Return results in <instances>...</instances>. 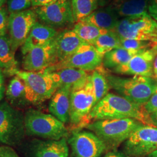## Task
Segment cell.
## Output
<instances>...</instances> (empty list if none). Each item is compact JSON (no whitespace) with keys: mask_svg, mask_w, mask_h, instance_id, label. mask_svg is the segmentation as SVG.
<instances>
[{"mask_svg":"<svg viewBox=\"0 0 157 157\" xmlns=\"http://www.w3.org/2000/svg\"><path fill=\"white\" fill-rule=\"evenodd\" d=\"M133 119L144 124L154 126L151 115L144 105L129 101L119 95L108 93L90 112L88 120L94 121L104 119Z\"/></svg>","mask_w":157,"mask_h":157,"instance_id":"1","label":"cell"},{"mask_svg":"<svg viewBox=\"0 0 157 157\" xmlns=\"http://www.w3.org/2000/svg\"><path fill=\"white\" fill-rule=\"evenodd\" d=\"M142 123L133 119L98 120L85 127L94 133L106 147L107 150H116Z\"/></svg>","mask_w":157,"mask_h":157,"instance_id":"2","label":"cell"},{"mask_svg":"<svg viewBox=\"0 0 157 157\" xmlns=\"http://www.w3.org/2000/svg\"><path fill=\"white\" fill-rule=\"evenodd\" d=\"M105 75L110 88L119 95L137 104L144 105L157 86V81L153 77L122 78L107 73Z\"/></svg>","mask_w":157,"mask_h":157,"instance_id":"3","label":"cell"},{"mask_svg":"<svg viewBox=\"0 0 157 157\" xmlns=\"http://www.w3.org/2000/svg\"><path fill=\"white\" fill-rule=\"evenodd\" d=\"M16 75L23 81L26 100L32 105H39L51 98L60 86L54 72L45 70L40 72L19 71Z\"/></svg>","mask_w":157,"mask_h":157,"instance_id":"4","label":"cell"},{"mask_svg":"<svg viewBox=\"0 0 157 157\" xmlns=\"http://www.w3.org/2000/svg\"><path fill=\"white\" fill-rule=\"evenodd\" d=\"M26 135L47 140L67 138L69 130L65 124L51 114L29 109L25 113Z\"/></svg>","mask_w":157,"mask_h":157,"instance_id":"5","label":"cell"},{"mask_svg":"<svg viewBox=\"0 0 157 157\" xmlns=\"http://www.w3.org/2000/svg\"><path fill=\"white\" fill-rule=\"evenodd\" d=\"M94 92L89 75L85 82L71 89L69 123L72 131L89 124L88 118L94 106Z\"/></svg>","mask_w":157,"mask_h":157,"instance_id":"6","label":"cell"},{"mask_svg":"<svg viewBox=\"0 0 157 157\" xmlns=\"http://www.w3.org/2000/svg\"><path fill=\"white\" fill-rule=\"evenodd\" d=\"M111 31L121 39L157 42V22L148 13L122 17Z\"/></svg>","mask_w":157,"mask_h":157,"instance_id":"7","label":"cell"},{"mask_svg":"<svg viewBox=\"0 0 157 157\" xmlns=\"http://www.w3.org/2000/svg\"><path fill=\"white\" fill-rule=\"evenodd\" d=\"M25 135L23 112L6 101L0 102V142L6 146H16Z\"/></svg>","mask_w":157,"mask_h":157,"instance_id":"8","label":"cell"},{"mask_svg":"<svg viewBox=\"0 0 157 157\" xmlns=\"http://www.w3.org/2000/svg\"><path fill=\"white\" fill-rule=\"evenodd\" d=\"M157 150V128L141 124L124 142V152L129 157H146Z\"/></svg>","mask_w":157,"mask_h":157,"instance_id":"9","label":"cell"},{"mask_svg":"<svg viewBox=\"0 0 157 157\" xmlns=\"http://www.w3.org/2000/svg\"><path fill=\"white\" fill-rule=\"evenodd\" d=\"M37 20L52 28H62L75 23L71 0H56L47 6L34 8Z\"/></svg>","mask_w":157,"mask_h":157,"instance_id":"10","label":"cell"},{"mask_svg":"<svg viewBox=\"0 0 157 157\" xmlns=\"http://www.w3.org/2000/svg\"><path fill=\"white\" fill-rule=\"evenodd\" d=\"M103 56L93 45L86 43L72 56L45 71L52 72L64 68H75L87 72L94 71L101 66Z\"/></svg>","mask_w":157,"mask_h":157,"instance_id":"11","label":"cell"},{"mask_svg":"<svg viewBox=\"0 0 157 157\" xmlns=\"http://www.w3.org/2000/svg\"><path fill=\"white\" fill-rule=\"evenodd\" d=\"M67 143L71 150L70 157H100L107 150L104 143L91 131H72Z\"/></svg>","mask_w":157,"mask_h":157,"instance_id":"12","label":"cell"},{"mask_svg":"<svg viewBox=\"0 0 157 157\" xmlns=\"http://www.w3.org/2000/svg\"><path fill=\"white\" fill-rule=\"evenodd\" d=\"M37 21V15L33 10H27L10 14L9 38L12 50L14 53L25 43L31 29Z\"/></svg>","mask_w":157,"mask_h":157,"instance_id":"13","label":"cell"},{"mask_svg":"<svg viewBox=\"0 0 157 157\" xmlns=\"http://www.w3.org/2000/svg\"><path fill=\"white\" fill-rule=\"evenodd\" d=\"M157 54V44L137 52L129 62L112 70L120 75L153 77L154 61Z\"/></svg>","mask_w":157,"mask_h":157,"instance_id":"14","label":"cell"},{"mask_svg":"<svg viewBox=\"0 0 157 157\" xmlns=\"http://www.w3.org/2000/svg\"><path fill=\"white\" fill-rule=\"evenodd\" d=\"M54 39L34 47L23 55L22 67L25 71H43L56 64Z\"/></svg>","mask_w":157,"mask_h":157,"instance_id":"15","label":"cell"},{"mask_svg":"<svg viewBox=\"0 0 157 157\" xmlns=\"http://www.w3.org/2000/svg\"><path fill=\"white\" fill-rule=\"evenodd\" d=\"M67 138L60 140H36L30 146L29 157H69Z\"/></svg>","mask_w":157,"mask_h":157,"instance_id":"16","label":"cell"},{"mask_svg":"<svg viewBox=\"0 0 157 157\" xmlns=\"http://www.w3.org/2000/svg\"><path fill=\"white\" fill-rule=\"evenodd\" d=\"M84 43L73 29H65L58 33L54 39L56 64L72 56Z\"/></svg>","mask_w":157,"mask_h":157,"instance_id":"17","label":"cell"},{"mask_svg":"<svg viewBox=\"0 0 157 157\" xmlns=\"http://www.w3.org/2000/svg\"><path fill=\"white\" fill-rule=\"evenodd\" d=\"M71 92V87H59L51 97L49 102V112L64 124L69 122Z\"/></svg>","mask_w":157,"mask_h":157,"instance_id":"18","label":"cell"},{"mask_svg":"<svg viewBox=\"0 0 157 157\" xmlns=\"http://www.w3.org/2000/svg\"><path fill=\"white\" fill-rule=\"evenodd\" d=\"M58 33L56 29L37 21L31 29L27 39L22 46L23 55L34 47L43 45L54 39Z\"/></svg>","mask_w":157,"mask_h":157,"instance_id":"19","label":"cell"},{"mask_svg":"<svg viewBox=\"0 0 157 157\" xmlns=\"http://www.w3.org/2000/svg\"><path fill=\"white\" fill-rule=\"evenodd\" d=\"M121 17L110 5L101 7L81 21L90 23L99 28L111 31L116 27Z\"/></svg>","mask_w":157,"mask_h":157,"instance_id":"20","label":"cell"},{"mask_svg":"<svg viewBox=\"0 0 157 157\" xmlns=\"http://www.w3.org/2000/svg\"><path fill=\"white\" fill-rule=\"evenodd\" d=\"M150 0H113L110 6L121 18L147 14Z\"/></svg>","mask_w":157,"mask_h":157,"instance_id":"21","label":"cell"},{"mask_svg":"<svg viewBox=\"0 0 157 157\" xmlns=\"http://www.w3.org/2000/svg\"><path fill=\"white\" fill-rule=\"evenodd\" d=\"M0 68L6 75H16L19 71L15 53L12 50L9 37L0 36Z\"/></svg>","mask_w":157,"mask_h":157,"instance_id":"22","label":"cell"},{"mask_svg":"<svg viewBox=\"0 0 157 157\" xmlns=\"http://www.w3.org/2000/svg\"><path fill=\"white\" fill-rule=\"evenodd\" d=\"M8 102L15 108H23L28 105L26 97L25 85L22 80L15 75L12 78L6 91Z\"/></svg>","mask_w":157,"mask_h":157,"instance_id":"23","label":"cell"},{"mask_svg":"<svg viewBox=\"0 0 157 157\" xmlns=\"http://www.w3.org/2000/svg\"><path fill=\"white\" fill-rule=\"evenodd\" d=\"M60 86H69L71 89L85 82L89 76L87 71L75 68H64L54 72Z\"/></svg>","mask_w":157,"mask_h":157,"instance_id":"24","label":"cell"},{"mask_svg":"<svg viewBox=\"0 0 157 157\" xmlns=\"http://www.w3.org/2000/svg\"><path fill=\"white\" fill-rule=\"evenodd\" d=\"M137 52L127 50L122 48H116L104 55L102 63L104 67L113 70L116 67L128 63Z\"/></svg>","mask_w":157,"mask_h":157,"instance_id":"25","label":"cell"},{"mask_svg":"<svg viewBox=\"0 0 157 157\" xmlns=\"http://www.w3.org/2000/svg\"><path fill=\"white\" fill-rule=\"evenodd\" d=\"M73 31L85 43L93 45L95 40L101 35L107 33L109 30L99 28L90 23L80 21L75 24Z\"/></svg>","mask_w":157,"mask_h":157,"instance_id":"26","label":"cell"},{"mask_svg":"<svg viewBox=\"0 0 157 157\" xmlns=\"http://www.w3.org/2000/svg\"><path fill=\"white\" fill-rule=\"evenodd\" d=\"M75 22L89 17L98 6V0H71Z\"/></svg>","mask_w":157,"mask_h":157,"instance_id":"27","label":"cell"},{"mask_svg":"<svg viewBox=\"0 0 157 157\" xmlns=\"http://www.w3.org/2000/svg\"><path fill=\"white\" fill-rule=\"evenodd\" d=\"M93 45L102 56L112 50L121 48L120 37L113 31L101 35Z\"/></svg>","mask_w":157,"mask_h":157,"instance_id":"28","label":"cell"},{"mask_svg":"<svg viewBox=\"0 0 157 157\" xmlns=\"http://www.w3.org/2000/svg\"><path fill=\"white\" fill-rule=\"evenodd\" d=\"M90 78L95 95V106L99 101L108 94L110 87L108 83L105 73L101 72L100 69L98 70L97 69L93 71V73L90 75Z\"/></svg>","mask_w":157,"mask_h":157,"instance_id":"29","label":"cell"},{"mask_svg":"<svg viewBox=\"0 0 157 157\" xmlns=\"http://www.w3.org/2000/svg\"><path fill=\"white\" fill-rule=\"evenodd\" d=\"M120 39L121 48L135 52H138L139 51L151 48L157 44V42H154L151 41L126 39L121 38H120Z\"/></svg>","mask_w":157,"mask_h":157,"instance_id":"30","label":"cell"},{"mask_svg":"<svg viewBox=\"0 0 157 157\" xmlns=\"http://www.w3.org/2000/svg\"><path fill=\"white\" fill-rule=\"evenodd\" d=\"M32 6V0H8L7 10L10 13L29 10Z\"/></svg>","mask_w":157,"mask_h":157,"instance_id":"31","label":"cell"},{"mask_svg":"<svg viewBox=\"0 0 157 157\" xmlns=\"http://www.w3.org/2000/svg\"><path fill=\"white\" fill-rule=\"evenodd\" d=\"M8 10L4 6L0 8V36L6 35L8 30L9 17Z\"/></svg>","mask_w":157,"mask_h":157,"instance_id":"32","label":"cell"},{"mask_svg":"<svg viewBox=\"0 0 157 157\" xmlns=\"http://www.w3.org/2000/svg\"><path fill=\"white\" fill-rule=\"evenodd\" d=\"M144 106L146 111L150 115L157 112V86L151 97Z\"/></svg>","mask_w":157,"mask_h":157,"instance_id":"33","label":"cell"},{"mask_svg":"<svg viewBox=\"0 0 157 157\" xmlns=\"http://www.w3.org/2000/svg\"><path fill=\"white\" fill-rule=\"evenodd\" d=\"M0 157H20L11 147L0 146Z\"/></svg>","mask_w":157,"mask_h":157,"instance_id":"34","label":"cell"},{"mask_svg":"<svg viewBox=\"0 0 157 157\" xmlns=\"http://www.w3.org/2000/svg\"><path fill=\"white\" fill-rule=\"evenodd\" d=\"M148 13L152 19L157 21V0H150Z\"/></svg>","mask_w":157,"mask_h":157,"instance_id":"35","label":"cell"},{"mask_svg":"<svg viewBox=\"0 0 157 157\" xmlns=\"http://www.w3.org/2000/svg\"><path fill=\"white\" fill-rule=\"evenodd\" d=\"M56 0H32V6L33 8L47 6L54 2Z\"/></svg>","mask_w":157,"mask_h":157,"instance_id":"36","label":"cell"},{"mask_svg":"<svg viewBox=\"0 0 157 157\" xmlns=\"http://www.w3.org/2000/svg\"><path fill=\"white\" fill-rule=\"evenodd\" d=\"M6 88L4 85V78L2 71L0 68V101H1L4 96Z\"/></svg>","mask_w":157,"mask_h":157,"instance_id":"37","label":"cell"},{"mask_svg":"<svg viewBox=\"0 0 157 157\" xmlns=\"http://www.w3.org/2000/svg\"><path fill=\"white\" fill-rule=\"evenodd\" d=\"M104 157H129L124 152L118 151L117 150H112L107 152Z\"/></svg>","mask_w":157,"mask_h":157,"instance_id":"38","label":"cell"},{"mask_svg":"<svg viewBox=\"0 0 157 157\" xmlns=\"http://www.w3.org/2000/svg\"><path fill=\"white\" fill-rule=\"evenodd\" d=\"M113 0H98V6L103 7L105 6H108L112 2Z\"/></svg>","mask_w":157,"mask_h":157,"instance_id":"39","label":"cell"},{"mask_svg":"<svg viewBox=\"0 0 157 157\" xmlns=\"http://www.w3.org/2000/svg\"><path fill=\"white\" fill-rule=\"evenodd\" d=\"M153 69H154V72L157 71V54L156 56L155 57L154 61V65H153Z\"/></svg>","mask_w":157,"mask_h":157,"instance_id":"40","label":"cell"},{"mask_svg":"<svg viewBox=\"0 0 157 157\" xmlns=\"http://www.w3.org/2000/svg\"><path fill=\"white\" fill-rule=\"evenodd\" d=\"M151 118L152 121V123L153 124L155 127H157V117H152L151 115Z\"/></svg>","mask_w":157,"mask_h":157,"instance_id":"41","label":"cell"},{"mask_svg":"<svg viewBox=\"0 0 157 157\" xmlns=\"http://www.w3.org/2000/svg\"><path fill=\"white\" fill-rule=\"evenodd\" d=\"M146 157H157V150L154 151L152 152L150 154H148Z\"/></svg>","mask_w":157,"mask_h":157,"instance_id":"42","label":"cell"},{"mask_svg":"<svg viewBox=\"0 0 157 157\" xmlns=\"http://www.w3.org/2000/svg\"><path fill=\"white\" fill-rule=\"evenodd\" d=\"M8 0H0V8L6 4Z\"/></svg>","mask_w":157,"mask_h":157,"instance_id":"43","label":"cell"},{"mask_svg":"<svg viewBox=\"0 0 157 157\" xmlns=\"http://www.w3.org/2000/svg\"><path fill=\"white\" fill-rule=\"evenodd\" d=\"M153 78H155L157 81V71L154 72V75H153Z\"/></svg>","mask_w":157,"mask_h":157,"instance_id":"44","label":"cell"},{"mask_svg":"<svg viewBox=\"0 0 157 157\" xmlns=\"http://www.w3.org/2000/svg\"><path fill=\"white\" fill-rule=\"evenodd\" d=\"M151 115L152 116V117H157V112L154 113L153 114H152V115Z\"/></svg>","mask_w":157,"mask_h":157,"instance_id":"45","label":"cell"}]
</instances>
